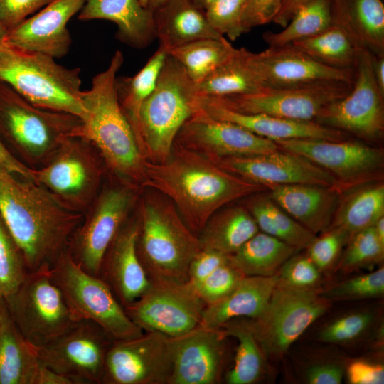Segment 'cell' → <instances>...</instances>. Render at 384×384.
Returning <instances> with one entry per match:
<instances>
[{
	"instance_id": "18",
	"label": "cell",
	"mask_w": 384,
	"mask_h": 384,
	"mask_svg": "<svg viewBox=\"0 0 384 384\" xmlns=\"http://www.w3.org/2000/svg\"><path fill=\"white\" fill-rule=\"evenodd\" d=\"M171 338L157 331L114 340L107 350L102 384H169Z\"/></svg>"
},
{
	"instance_id": "40",
	"label": "cell",
	"mask_w": 384,
	"mask_h": 384,
	"mask_svg": "<svg viewBox=\"0 0 384 384\" xmlns=\"http://www.w3.org/2000/svg\"><path fill=\"white\" fill-rule=\"evenodd\" d=\"M236 48L226 39L203 38L168 52L184 68L191 80L198 85L227 61Z\"/></svg>"
},
{
	"instance_id": "9",
	"label": "cell",
	"mask_w": 384,
	"mask_h": 384,
	"mask_svg": "<svg viewBox=\"0 0 384 384\" xmlns=\"http://www.w3.org/2000/svg\"><path fill=\"white\" fill-rule=\"evenodd\" d=\"M53 279L78 319L98 324L113 340H124L144 333L127 316L114 293L100 277L77 264L65 250L51 267Z\"/></svg>"
},
{
	"instance_id": "55",
	"label": "cell",
	"mask_w": 384,
	"mask_h": 384,
	"mask_svg": "<svg viewBox=\"0 0 384 384\" xmlns=\"http://www.w3.org/2000/svg\"><path fill=\"white\" fill-rule=\"evenodd\" d=\"M0 165L6 168L10 172L21 176L24 178L31 179V169L18 160L6 147L0 139Z\"/></svg>"
},
{
	"instance_id": "59",
	"label": "cell",
	"mask_w": 384,
	"mask_h": 384,
	"mask_svg": "<svg viewBox=\"0 0 384 384\" xmlns=\"http://www.w3.org/2000/svg\"><path fill=\"white\" fill-rule=\"evenodd\" d=\"M142 5L146 9L154 12L168 0H139Z\"/></svg>"
},
{
	"instance_id": "20",
	"label": "cell",
	"mask_w": 384,
	"mask_h": 384,
	"mask_svg": "<svg viewBox=\"0 0 384 384\" xmlns=\"http://www.w3.org/2000/svg\"><path fill=\"white\" fill-rule=\"evenodd\" d=\"M210 160L222 169L267 190L272 186L289 184L321 185L338 190L336 181L327 171L297 154L280 149L259 155Z\"/></svg>"
},
{
	"instance_id": "38",
	"label": "cell",
	"mask_w": 384,
	"mask_h": 384,
	"mask_svg": "<svg viewBox=\"0 0 384 384\" xmlns=\"http://www.w3.org/2000/svg\"><path fill=\"white\" fill-rule=\"evenodd\" d=\"M292 45L322 64L351 70H354L362 49L348 31L336 22L326 30Z\"/></svg>"
},
{
	"instance_id": "29",
	"label": "cell",
	"mask_w": 384,
	"mask_h": 384,
	"mask_svg": "<svg viewBox=\"0 0 384 384\" xmlns=\"http://www.w3.org/2000/svg\"><path fill=\"white\" fill-rule=\"evenodd\" d=\"M153 15L156 38L167 53L196 40L223 37L212 28L205 11L192 0H168Z\"/></svg>"
},
{
	"instance_id": "45",
	"label": "cell",
	"mask_w": 384,
	"mask_h": 384,
	"mask_svg": "<svg viewBox=\"0 0 384 384\" xmlns=\"http://www.w3.org/2000/svg\"><path fill=\"white\" fill-rule=\"evenodd\" d=\"M249 0H217L206 10L212 28L220 35L235 41L246 33L243 17Z\"/></svg>"
},
{
	"instance_id": "10",
	"label": "cell",
	"mask_w": 384,
	"mask_h": 384,
	"mask_svg": "<svg viewBox=\"0 0 384 384\" xmlns=\"http://www.w3.org/2000/svg\"><path fill=\"white\" fill-rule=\"evenodd\" d=\"M96 150L87 139L69 137L45 165L31 169V178L65 206L84 214L100 192L102 177Z\"/></svg>"
},
{
	"instance_id": "51",
	"label": "cell",
	"mask_w": 384,
	"mask_h": 384,
	"mask_svg": "<svg viewBox=\"0 0 384 384\" xmlns=\"http://www.w3.org/2000/svg\"><path fill=\"white\" fill-rule=\"evenodd\" d=\"M53 0H0V22L9 31Z\"/></svg>"
},
{
	"instance_id": "23",
	"label": "cell",
	"mask_w": 384,
	"mask_h": 384,
	"mask_svg": "<svg viewBox=\"0 0 384 384\" xmlns=\"http://www.w3.org/2000/svg\"><path fill=\"white\" fill-rule=\"evenodd\" d=\"M253 65L265 87H282L326 81L353 83L354 70L322 64L292 44L251 51Z\"/></svg>"
},
{
	"instance_id": "2",
	"label": "cell",
	"mask_w": 384,
	"mask_h": 384,
	"mask_svg": "<svg viewBox=\"0 0 384 384\" xmlns=\"http://www.w3.org/2000/svg\"><path fill=\"white\" fill-rule=\"evenodd\" d=\"M83 215L65 206L33 180L0 165V215L23 255L28 273L54 265Z\"/></svg>"
},
{
	"instance_id": "34",
	"label": "cell",
	"mask_w": 384,
	"mask_h": 384,
	"mask_svg": "<svg viewBox=\"0 0 384 384\" xmlns=\"http://www.w3.org/2000/svg\"><path fill=\"white\" fill-rule=\"evenodd\" d=\"M244 206L255 220L260 231L298 250L306 249L316 235L304 228L270 196L267 191L246 197Z\"/></svg>"
},
{
	"instance_id": "27",
	"label": "cell",
	"mask_w": 384,
	"mask_h": 384,
	"mask_svg": "<svg viewBox=\"0 0 384 384\" xmlns=\"http://www.w3.org/2000/svg\"><path fill=\"white\" fill-rule=\"evenodd\" d=\"M78 19L114 23L116 38L133 48H145L156 39L153 12L139 0H86Z\"/></svg>"
},
{
	"instance_id": "8",
	"label": "cell",
	"mask_w": 384,
	"mask_h": 384,
	"mask_svg": "<svg viewBox=\"0 0 384 384\" xmlns=\"http://www.w3.org/2000/svg\"><path fill=\"white\" fill-rule=\"evenodd\" d=\"M3 299L16 328L35 348L52 343L79 321L54 282L50 267L28 273L18 289Z\"/></svg>"
},
{
	"instance_id": "4",
	"label": "cell",
	"mask_w": 384,
	"mask_h": 384,
	"mask_svg": "<svg viewBox=\"0 0 384 384\" xmlns=\"http://www.w3.org/2000/svg\"><path fill=\"white\" fill-rule=\"evenodd\" d=\"M139 209L137 251L149 278L187 281L189 264L201 250L198 236L158 191L144 195Z\"/></svg>"
},
{
	"instance_id": "60",
	"label": "cell",
	"mask_w": 384,
	"mask_h": 384,
	"mask_svg": "<svg viewBox=\"0 0 384 384\" xmlns=\"http://www.w3.org/2000/svg\"><path fill=\"white\" fill-rule=\"evenodd\" d=\"M373 228L378 239L384 244V215L378 219L373 225Z\"/></svg>"
},
{
	"instance_id": "46",
	"label": "cell",
	"mask_w": 384,
	"mask_h": 384,
	"mask_svg": "<svg viewBox=\"0 0 384 384\" xmlns=\"http://www.w3.org/2000/svg\"><path fill=\"white\" fill-rule=\"evenodd\" d=\"M373 321L374 315L368 311L347 314L325 325L317 338L324 343H348L364 335Z\"/></svg>"
},
{
	"instance_id": "21",
	"label": "cell",
	"mask_w": 384,
	"mask_h": 384,
	"mask_svg": "<svg viewBox=\"0 0 384 384\" xmlns=\"http://www.w3.org/2000/svg\"><path fill=\"white\" fill-rule=\"evenodd\" d=\"M226 338L221 329L201 325L171 338L174 367L169 384L218 383L224 365Z\"/></svg>"
},
{
	"instance_id": "62",
	"label": "cell",
	"mask_w": 384,
	"mask_h": 384,
	"mask_svg": "<svg viewBox=\"0 0 384 384\" xmlns=\"http://www.w3.org/2000/svg\"><path fill=\"white\" fill-rule=\"evenodd\" d=\"M6 32L7 31L0 22V41L4 40V37L6 36Z\"/></svg>"
},
{
	"instance_id": "36",
	"label": "cell",
	"mask_w": 384,
	"mask_h": 384,
	"mask_svg": "<svg viewBox=\"0 0 384 384\" xmlns=\"http://www.w3.org/2000/svg\"><path fill=\"white\" fill-rule=\"evenodd\" d=\"M299 250L259 231L241 247L228 255L230 262L245 276L272 277Z\"/></svg>"
},
{
	"instance_id": "61",
	"label": "cell",
	"mask_w": 384,
	"mask_h": 384,
	"mask_svg": "<svg viewBox=\"0 0 384 384\" xmlns=\"http://www.w3.org/2000/svg\"><path fill=\"white\" fill-rule=\"evenodd\" d=\"M195 4L203 10H206L212 3L217 0H192Z\"/></svg>"
},
{
	"instance_id": "12",
	"label": "cell",
	"mask_w": 384,
	"mask_h": 384,
	"mask_svg": "<svg viewBox=\"0 0 384 384\" xmlns=\"http://www.w3.org/2000/svg\"><path fill=\"white\" fill-rule=\"evenodd\" d=\"M137 188L122 182L105 188L84 213L66 250L87 273L99 276L108 247L129 218Z\"/></svg>"
},
{
	"instance_id": "35",
	"label": "cell",
	"mask_w": 384,
	"mask_h": 384,
	"mask_svg": "<svg viewBox=\"0 0 384 384\" xmlns=\"http://www.w3.org/2000/svg\"><path fill=\"white\" fill-rule=\"evenodd\" d=\"M383 215L384 183L375 181L343 193L330 226L342 228L351 235L373 226Z\"/></svg>"
},
{
	"instance_id": "17",
	"label": "cell",
	"mask_w": 384,
	"mask_h": 384,
	"mask_svg": "<svg viewBox=\"0 0 384 384\" xmlns=\"http://www.w3.org/2000/svg\"><path fill=\"white\" fill-rule=\"evenodd\" d=\"M113 341L94 321L80 319L52 343L33 347L43 365L75 384H102L105 357Z\"/></svg>"
},
{
	"instance_id": "58",
	"label": "cell",
	"mask_w": 384,
	"mask_h": 384,
	"mask_svg": "<svg viewBox=\"0 0 384 384\" xmlns=\"http://www.w3.org/2000/svg\"><path fill=\"white\" fill-rule=\"evenodd\" d=\"M373 70L376 83L384 94V55H373Z\"/></svg>"
},
{
	"instance_id": "11",
	"label": "cell",
	"mask_w": 384,
	"mask_h": 384,
	"mask_svg": "<svg viewBox=\"0 0 384 384\" xmlns=\"http://www.w3.org/2000/svg\"><path fill=\"white\" fill-rule=\"evenodd\" d=\"M321 288L294 289L277 284L264 310L249 320L266 358L279 357L329 309Z\"/></svg>"
},
{
	"instance_id": "53",
	"label": "cell",
	"mask_w": 384,
	"mask_h": 384,
	"mask_svg": "<svg viewBox=\"0 0 384 384\" xmlns=\"http://www.w3.org/2000/svg\"><path fill=\"white\" fill-rule=\"evenodd\" d=\"M346 366L334 361H321L311 365L304 372V380L309 384H340Z\"/></svg>"
},
{
	"instance_id": "31",
	"label": "cell",
	"mask_w": 384,
	"mask_h": 384,
	"mask_svg": "<svg viewBox=\"0 0 384 384\" xmlns=\"http://www.w3.org/2000/svg\"><path fill=\"white\" fill-rule=\"evenodd\" d=\"M334 22L362 48L384 55V4L381 0H332Z\"/></svg>"
},
{
	"instance_id": "14",
	"label": "cell",
	"mask_w": 384,
	"mask_h": 384,
	"mask_svg": "<svg viewBox=\"0 0 384 384\" xmlns=\"http://www.w3.org/2000/svg\"><path fill=\"white\" fill-rule=\"evenodd\" d=\"M373 59L368 50H360L350 92L326 106L314 122L368 143L383 138L384 94L373 75Z\"/></svg>"
},
{
	"instance_id": "24",
	"label": "cell",
	"mask_w": 384,
	"mask_h": 384,
	"mask_svg": "<svg viewBox=\"0 0 384 384\" xmlns=\"http://www.w3.org/2000/svg\"><path fill=\"white\" fill-rule=\"evenodd\" d=\"M139 231L138 218H128L108 247L98 276L123 307L140 297L150 283L137 251Z\"/></svg>"
},
{
	"instance_id": "16",
	"label": "cell",
	"mask_w": 384,
	"mask_h": 384,
	"mask_svg": "<svg viewBox=\"0 0 384 384\" xmlns=\"http://www.w3.org/2000/svg\"><path fill=\"white\" fill-rule=\"evenodd\" d=\"M352 85L326 81L294 87H265L248 94L208 97L236 112L314 122L326 106L346 95Z\"/></svg>"
},
{
	"instance_id": "26",
	"label": "cell",
	"mask_w": 384,
	"mask_h": 384,
	"mask_svg": "<svg viewBox=\"0 0 384 384\" xmlns=\"http://www.w3.org/2000/svg\"><path fill=\"white\" fill-rule=\"evenodd\" d=\"M271 198L292 218L312 232L331 225L342 196L336 188L314 184H289L268 188Z\"/></svg>"
},
{
	"instance_id": "44",
	"label": "cell",
	"mask_w": 384,
	"mask_h": 384,
	"mask_svg": "<svg viewBox=\"0 0 384 384\" xmlns=\"http://www.w3.org/2000/svg\"><path fill=\"white\" fill-rule=\"evenodd\" d=\"M384 294V268L358 275L321 289L320 295L329 302L356 300L383 297Z\"/></svg>"
},
{
	"instance_id": "33",
	"label": "cell",
	"mask_w": 384,
	"mask_h": 384,
	"mask_svg": "<svg viewBox=\"0 0 384 384\" xmlns=\"http://www.w3.org/2000/svg\"><path fill=\"white\" fill-rule=\"evenodd\" d=\"M265 87L245 48H235L232 56L196 85L198 96L221 97L248 94Z\"/></svg>"
},
{
	"instance_id": "43",
	"label": "cell",
	"mask_w": 384,
	"mask_h": 384,
	"mask_svg": "<svg viewBox=\"0 0 384 384\" xmlns=\"http://www.w3.org/2000/svg\"><path fill=\"white\" fill-rule=\"evenodd\" d=\"M28 274L23 255L0 215V297L15 292Z\"/></svg>"
},
{
	"instance_id": "54",
	"label": "cell",
	"mask_w": 384,
	"mask_h": 384,
	"mask_svg": "<svg viewBox=\"0 0 384 384\" xmlns=\"http://www.w3.org/2000/svg\"><path fill=\"white\" fill-rule=\"evenodd\" d=\"M345 373L351 384H383L384 367L379 363L356 360L346 366Z\"/></svg>"
},
{
	"instance_id": "30",
	"label": "cell",
	"mask_w": 384,
	"mask_h": 384,
	"mask_svg": "<svg viewBox=\"0 0 384 384\" xmlns=\"http://www.w3.org/2000/svg\"><path fill=\"white\" fill-rule=\"evenodd\" d=\"M41 365L0 297V384H36Z\"/></svg>"
},
{
	"instance_id": "39",
	"label": "cell",
	"mask_w": 384,
	"mask_h": 384,
	"mask_svg": "<svg viewBox=\"0 0 384 384\" xmlns=\"http://www.w3.org/2000/svg\"><path fill=\"white\" fill-rule=\"evenodd\" d=\"M220 329L226 337H234L238 342L233 366L225 375L226 383L252 384L260 380L267 371V358L253 334L249 320L233 319Z\"/></svg>"
},
{
	"instance_id": "3",
	"label": "cell",
	"mask_w": 384,
	"mask_h": 384,
	"mask_svg": "<svg viewBox=\"0 0 384 384\" xmlns=\"http://www.w3.org/2000/svg\"><path fill=\"white\" fill-rule=\"evenodd\" d=\"M124 58L113 54L107 68L95 75L89 90L82 91L85 113L80 137L96 148L107 167L121 182L142 187L146 159L119 103L116 81Z\"/></svg>"
},
{
	"instance_id": "28",
	"label": "cell",
	"mask_w": 384,
	"mask_h": 384,
	"mask_svg": "<svg viewBox=\"0 0 384 384\" xmlns=\"http://www.w3.org/2000/svg\"><path fill=\"white\" fill-rule=\"evenodd\" d=\"M278 282L272 277L245 276L225 297L206 305L200 325L218 329L236 318H257L264 310Z\"/></svg>"
},
{
	"instance_id": "22",
	"label": "cell",
	"mask_w": 384,
	"mask_h": 384,
	"mask_svg": "<svg viewBox=\"0 0 384 384\" xmlns=\"http://www.w3.org/2000/svg\"><path fill=\"white\" fill-rule=\"evenodd\" d=\"M86 0H53L37 14L7 31L3 41L14 48L60 58L69 51L72 38L67 28Z\"/></svg>"
},
{
	"instance_id": "15",
	"label": "cell",
	"mask_w": 384,
	"mask_h": 384,
	"mask_svg": "<svg viewBox=\"0 0 384 384\" xmlns=\"http://www.w3.org/2000/svg\"><path fill=\"white\" fill-rule=\"evenodd\" d=\"M144 294L124 309L142 330L174 338L200 325L205 303L188 282L155 278Z\"/></svg>"
},
{
	"instance_id": "49",
	"label": "cell",
	"mask_w": 384,
	"mask_h": 384,
	"mask_svg": "<svg viewBox=\"0 0 384 384\" xmlns=\"http://www.w3.org/2000/svg\"><path fill=\"white\" fill-rule=\"evenodd\" d=\"M244 277L229 260L211 273L196 290L206 305L211 304L228 294Z\"/></svg>"
},
{
	"instance_id": "50",
	"label": "cell",
	"mask_w": 384,
	"mask_h": 384,
	"mask_svg": "<svg viewBox=\"0 0 384 384\" xmlns=\"http://www.w3.org/2000/svg\"><path fill=\"white\" fill-rule=\"evenodd\" d=\"M228 261V255L213 250L201 249L189 264L188 282L197 289L211 273Z\"/></svg>"
},
{
	"instance_id": "7",
	"label": "cell",
	"mask_w": 384,
	"mask_h": 384,
	"mask_svg": "<svg viewBox=\"0 0 384 384\" xmlns=\"http://www.w3.org/2000/svg\"><path fill=\"white\" fill-rule=\"evenodd\" d=\"M81 125L80 117L37 107L0 81V129L28 168L45 165Z\"/></svg>"
},
{
	"instance_id": "48",
	"label": "cell",
	"mask_w": 384,
	"mask_h": 384,
	"mask_svg": "<svg viewBox=\"0 0 384 384\" xmlns=\"http://www.w3.org/2000/svg\"><path fill=\"white\" fill-rule=\"evenodd\" d=\"M278 284L285 287L308 290L320 288L322 272L306 254L295 253L281 267Z\"/></svg>"
},
{
	"instance_id": "42",
	"label": "cell",
	"mask_w": 384,
	"mask_h": 384,
	"mask_svg": "<svg viewBox=\"0 0 384 384\" xmlns=\"http://www.w3.org/2000/svg\"><path fill=\"white\" fill-rule=\"evenodd\" d=\"M383 258L384 244L373 225L350 235L336 267L349 272L381 263Z\"/></svg>"
},
{
	"instance_id": "56",
	"label": "cell",
	"mask_w": 384,
	"mask_h": 384,
	"mask_svg": "<svg viewBox=\"0 0 384 384\" xmlns=\"http://www.w3.org/2000/svg\"><path fill=\"white\" fill-rule=\"evenodd\" d=\"M36 384H75V382L60 373L50 369L41 363Z\"/></svg>"
},
{
	"instance_id": "41",
	"label": "cell",
	"mask_w": 384,
	"mask_h": 384,
	"mask_svg": "<svg viewBox=\"0 0 384 384\" xmlns=\"http://www.w3.org/2000/svg\"><path fill=\"white\" fill-rule=\"evenodd\" d=\"M334 22L332 0H309L301 5L281 31H267L263 38L270 47L282 46L314 36Z\"/></svg>"
},
{
	"instance_id": "32",
	"label": "cell",
	"mask_w": 384,
	"mask_h": 384,
	"mask_svg": "<svg viewBox=\"0 0 384 384\" xmlns=\"http://www.w3.org/2000/svg\"><path fill=\"white\" fill-rule=\"evenodd\" d=\"M260 231L244 205L223 207L207 221L198 238L201 249L231 255Z\"/></svg>"
},
{
	"instance_id": "1",
	"label": "cell",
	"mask_w": 384,
	"mask_h": 384,
	"mask_svg": "<svg viewBox=\"0 0 384 384\" xmlns=\"http://www.w3.org/2000/svg\"><path fill=\"white\" fill-rule=\"evenodd\" d=\"M142 187L167 197L197 236L218 210L240 198L267 191L233 174L204 155L174 143L162 163L146 161Z\"/></svg>"
},
{
	"instance_id": "57",
	"label": "cell",
	"mask_w": 384,
	"mask_h": 384,
	"mask_svg": "<svg viewBox=\"0 0 384 384\" xmlns=\"http://www.w3.org/2000/svg\"><path fill=\"white\" fill-rule=\"evenodd\" d=\"M309 0H284L281 9L272 22L284 27L290 21L296 10Z\"/></svg>"
},
{
	"instance_id": "37",
	"label": "cell",
	"mask_w": 384,
	"mask_h": 384,
	"mask_svg": "<svg viewBox=\"0 0 384 384\" xmlns=\"http://www.w3.org/2000/svg\"><path fill=\"white\" fill-rule=\"evenodd\" d=\"M167 55V51L159 46L158 49L135 75L117 78L116 88L119 103L134 131L139 145L140 109L154 90Z\"/></svg>"
},
{
	"instance_id": "6",
	"label": "cell",
	"mask_w": 384,
	"mask_h": 384,
	"mask_svg": "<svg viewBox=\"0 0 384 384\" xmlns=\"http://www.w3.org/2000/svg\"><path fill=\"white\" fill-rule=\"evenodd\" d=\"M196 85L169 54L156 85L139 115V145L145 159L164 162L183 124L196 112Z\"/></svg>"
},
{
	"instance_id": "47",
	"label": "cell",
	"mask_w": 384,
	"mask_h": 384,
	"mask_svg": "<svg viewBox=\"0 0 384 384\" xmlns=\"http://www.w3.org/2000/svg\"><path fill=\"white\" fill-rule=\"evenodd\" d=\"M349 237L345 230L330 226L314 239L306 254L322 273L328 272L337 265Z\"/></svg>"
},
{
	"instance_id": "52",
	"label": "cell",
	"mask_w": 384,
	"mask_h": 384,
	"mask_svg": "<svg viewBox=\"0 0 384 384\" xmlns=\"http://www.w3.org/2000/svg\"><path fill=\"white\" fill-rule=\"evenodd\" d=\"M284 0H249L243 17L246 33L252 28L272 22Z\"/></svg>"
},
{
	"instance_id": "19",
	"label": "cell",
	"mask_w": 384,
	"mask_h": 384,
	"mask_svg": "<svg viewBox=\"0 0 384 384\" xmlns=\"http://www.w3.org/2000/svg\"><path fill=\"white\" fill-rule=\"evenodd\" d=\"M175 143L210 159L259 155L279 149L274 141L200 112L183 124Z\"/></svg>"
},
{
	"instance_id": "5",
	"label": "cell",
	"mask_w": 384,
	"mask_h": 384,
	"mask_svg": "<svg viewBox=\"0 0 384 384\" xmlns=\"http://www.w3.org/2000/svg\"><path fill=\"white\" fill-rule=\"evenodd\" d=\"M0 81L37 107L80 119L84 115L80 69L66 68L51 56L23 51L0 41Z\"/></svg>"
},
{
	"instance_id": "13",
	"label": "cell",
	"mask_w": 384,
	"mask_h": 384,
	"mask_svg": "<svg viewBox=\"0 0 384 384\" xmlns=\"http://www.w3.org/2000/svg\"><path fill=\"white\" fill-rule=\"evenodd\" d=\"M282 150L297 154L331 174L342 193L366 183L383 181V149L345 140L294 139L276 141Z\"/></svg>"
},
{
	"instance_id": "25",
	"label": "cell",
	"mask_w": 384,
	"mask_h": 384,
	"mask_svg": "<svg viewBox=\"0 0 384 384\" xmlns=\"http://www.w3.org/2000/svg\"><path fill=\"white\" fill-rule=\"evenodd\" d=\"M196 112L232 122L261 137L276 142L294 139L345 140L350 135L316 122L287 119L265 114L230 110L208 97L198 96Z\"/></svg>"
}]
</instances>
